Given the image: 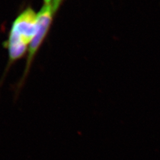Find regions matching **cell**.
<instances>
[{"label":"cell","mask_w":160,"mask_h":160,"mask_svg":"<svg viewBox=\"0 0 160 160\" xmlns=\"http://www.w3.org/2000/svg\"><path fill=\"white\" fill-rule=\"evenodd\" d=\"M38 29V14L31 7L23 10L12 23L6 47L10 63L23 58Z\"/></svg>","instance_id":"6da1fadb"},{"label":"cell","mask_w":160,"mask_h":160,"mask_svg":"<svg viewBox=\"0 0 160 160\" xmlns=\"http://www.w3.org/2000/svg\"><path fill=\"white\" fill-rule=\"evenodd\" d=\"M55 14L56 12L54 11L52 4L43 5L38 13L37 32L29 45L25 71L24 72L22 80L20 82V85L25 80V77L29 72L35 55L45 39Z\"/></svg>","instance_id":"7a4b0ae2"},{"label":"cell","mask_w":160,"mask_h":160,"mask_svg":"<svg viewBox=\"0 0 160 160\" xmlns=\"http://www.w3.org/2000/svg\"><path fill=\"white\" fill-rule=\"evenodd\" d=\"M63 1H64V0H53V1L52 2V3L51 4L52 6L53 7L54 11L56 13Z\"/></svg>","instance_id":"3957f363"},{"label":"cell","mask_w":160,"mask_h":160,"mask_svg":"<svg viewBox=\"0 0 160 160\" xmlns=\"http://www.w3.org/2000/svg\"><path fill=\"white\" fill-rule=\"evenodd\" d=\"M53 1V0H43L44 5H49V4H51Z\"/></svg>","instance_id":"277c9868"}]
</instances>
